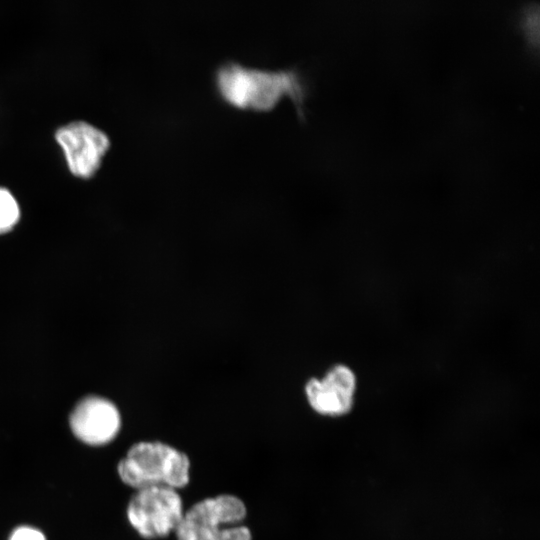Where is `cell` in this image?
<instances>
[{
  "instance_id": "cell-1",
  "label": "cell",
  "mask_w": 540,
  "mask_h": 540,
  "mask_svg": "<svg viewBox=\"0 0 540 540\" xmlns=\"http://www.w3.org/2000/svg\"><path fill=\"white\" fill-rule=\"evenodd\" d=\"M214 82L219 96L235 107L266 111L289 97L299 116L304 117L308 86L294 67L271 70L226 61L216 69Z\"/></svg>"
},
{
  "instance_id": "cell-2",
  "label": "cell",
  "mask_w": 540,
  "mask_h": 540,
  "mask_svg": "<svg viewBox=\"0 0 540 540\" xmlns=\"http://www.w3.org/2000/svg\"><path fill=\"white\" fill-rule=\"evenodd\" d=\"M190 469L186 453L156 440L134 443L117 464L120 480L134 490L155 486L180 490L190 482Z\"/></svg>"
},
{
  "instance_id": "cell-3",
  "label": "cell",
  "mask_w": 540,
  "mask_h": 540,
  "mask_svg": "<svg viewBox=\"0 0 540 540\" xmlns=\"http://www.w3.org/2000/svg\"><path fill=\"white\" fill-rule=\"evenodd\" d=\"M246 516V504L236 495L206 497L185 510L174 535L176 540H252L243 524Z\"/></svg>"
},
{
  "instance_id": "cell-4",
  "label": "cell",
  "mask_w": 540,
  "mask_h": 540,
  "mask_svg": "<svg viewBox=\"0 0 540 540\" xmlns=\"http://www.w3.org/2000/svg\"><path fill=\"white\" fill-rule=\"evenodd\" d=\"M184 512L179 490L163 486L135 490L126 507L128 523L147 540L174 534Z\"/></svg>"
},
{
  "instance_id": "cell-5",
  "label": "cell",
  "mask_w": 540,
  "mask_h": 540,
  "mask_svg": "<svg viewBox=\"0 0 540 540\" xmlns=\"http://www.w3.org/2000/svg\"><path fill=\"white\" fill-rule=\"evenodd\" d=\"M358 381L354 370L338 363L318 378L305 383L304 395L309 407L318 415L342 417L349 414L355 404Z\"/></svg>"
},
{
  "instance_id": "cell-6",
  "label": "cell",
  "mask_w": 540,
  "mask_h": 540,
  "mask_svg": "<svg viewBox=\"0 0 540 540\" xmlns=\"http://www.w3.org/2000/svg\"><path fill=\"white\" fill-rule=\"evenodd\" d=\"M55 138L62 147L70 171L91 177L100 167L110 146L105 132L85 121H73L57 129Z\"/></svg>"
},
{
  "instance_id": "cell-7",
  "label": "cell",
  "mask_w": 540,
  "mask_h": 540,
  "mask_svg": "<svg viewBox=\"0 0 540 540\" xmlns=\"http://www.w3.org/2000/svg\"><path fill=\"white\" fill-rule=\"evenodd\" d=\"M69 426L73 435L89 446H103L113 441L121 428V415L110 400L89 396L72 410Z\"/></svg>"
},
{
  "instance_id": "cell-8",
  "label": "cell",
  "mask_w": 540,
  "mask_h": 540,
  "mask_svg": "<svg viewBox=\"0 0 540 540\" xmlns=\"http://www.w3.org/2000/svg\"><path fill=\"white\" fill-rule=\"evenodd\" d=\"M539 6L536 2H530L521 10L520 25L526 41L536 53L539 45Z\"/></svg>"
},
{
  "instance_id": "cell-9",
  "label": "cell",
  "mask_w": 540,
  "mask_h": 540,
  "mask_svg": "<svg viewBox=\"0 0 540 540\" xmlns=\"http://www.w3.org/2000/svg\"><path fill=\"white\" fill-rule=\"evenodd\" d=\"M20 217L19 205L12 193L0 187V234L10 231Z\"/></svg>"
},
{
  "instance_id": "cell-10",
  "label": "cell",
  "mask_w": 540,
  "mask_h": 540,
  "mask_svg": "<svg viewBox=\"0 0 540 540\" xmlns=\"http://www.w3.org/2000/svg\"><path fill=\"white\" fill-rule=\"evenodd\" d=\"M8 540H46L44 533L32 526L21 525L12 530Z\"/></svg>"
}]
</instances>
